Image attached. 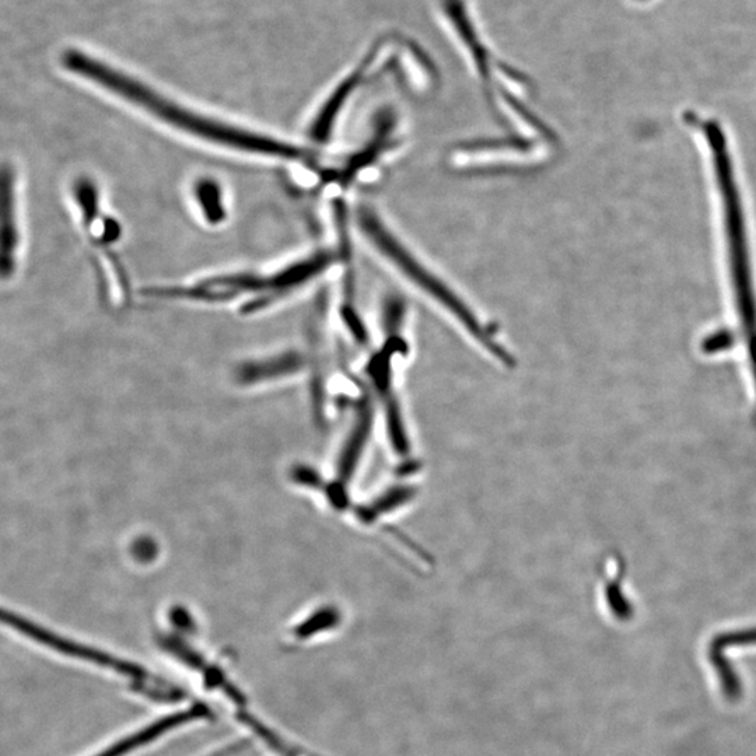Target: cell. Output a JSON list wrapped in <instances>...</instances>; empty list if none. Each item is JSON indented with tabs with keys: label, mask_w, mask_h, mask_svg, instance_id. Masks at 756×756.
<instances>
[{
	"label": "cell",
	"mask_w": 756,
	"mask_h": 756,
	"mask_svg": "<svg viewBox=\"0 0 756 756\" xmlns=\"http://www.w3.org/2000/svg\"><path fill=\"white\" fill-rule=\"evenodd\" d=\"M64 64L73 73L97 83L99 86L137 105L163 124L193 139L258 157L316 163L311 153L300 146L193 111L86 55L67 52Z\"/></svg>",
	"instance_id": "6da1fadb"
},
{
	"label": "cell",
	"mask_w": 756,
	"mask_h": 756,
	"mask_svg": "<svg viewBox=\"0 0 756 756\" xmlns=\"http://www.w3.org/2000/svg\"><path fill=\"white\" fill-rule=\"evenodd\" d=\"M359 225L364 237L396 272L401 273L402 278L449 314L476 343L489 351V355L504 364L509 363L510 355L506 349L500 345L494 334L486 328L478 314L458 295V291L454 290L431 266L424 265L423 261L412 253L405 243L402 244L373 210H361Z\"/></svg>",
	"instance_id": "7a4b0ae2"
},
{
	"label": "cell",
	"mask_w": 756,
	"mask_h": 756,
	"mask_svg": "<svg viewBox=\"0 0 756 756\" xmlns=\"http://www.w3.org/2000/svg\"><path fill=\"white\" fill-rule=\"evenodd\" d=\"M321 275V265L314 257L290 263L271 273H226L200 279L182 286L146 289L143 295L158 300L192 301L218 304L244 298V314L260 313L293 295Z\"/></svg>",
	"instance_id": "3957f363"
},
{
	"label": "cell",
	"mask_w": 756,
	"mask_h": 756,
	"mask_svg": "<svg viewBox=\"0 0 756 756\" xmlns=\"http://www.w3.org/2000/svg\"><path fill=\"white\" fill-rule=\"evenodd\" d=\"M4 624H9L19 632L24 633L30 639L35 642L41 643L47 645L49 649L55 652L67 654L69 657L77 658L82 662L90 663V664L102 665L105 670L112 671L117 674L124 675L128 680H132L138 689H142L145 693L149 695H156L157 698H173L180 697V692L177 689H170L167 685H160L158 680H153L152 675L147 671L142 670L137 665L130 664V663L120 660V658L112 657V655L105 654L97 649H92L87 645H77V643L70 642L65 637L57 636L54 633L48 632L37 625L30 624L29 620L22 619L14 614H4Z\"/></svg>",
	"instance_id": "277c9868"
},
{
	"label": "cell",
	"mask_w": 756,
	"mask_h": 756,
	"mask_svg": "<svg viewBox=\"0 0 756 756\" xmlns=\"http://www.w3.org/2000/svg\"><path fill=\"white\" fill-rule=\"evenodd\" d=\"M73 200L80 212L82 225L95 247L102 251L107 260L114 263L118 282L127 290V276L114 255L115 244L122 237V227L112 216L102 209L99 187L89 177H80L73 184Z\"/></svg>",
	"instance_id": "5b68a950"
},
{
	"label": "cell",
	"mask_w": 756,
	"mask_h": 756,
	"mask_svg": "<svg viewBox=\"0 0 756 756\" xmlns=\"http://www.w3.org/2000/svg\"><path fill=\"white\" fill-rule=\"evenodd\" d=\"M19 197L17 174L13 165H4L2 172V278L16 273L20 251Z\"/></svg>",
	"instance_id": "8992f818"
},
{
	"label": "cell",
	"mask_w": 756,
	"mask_h": 756,
	"mask_svg": "<svg viewBox=\"0 0 756 756\" xmlns=\"http://www.w3.org/2000/svg\"><path fill=\"white\" fill-rule=\"evenodd\" d=\"M208 716V709L202 705H193L188 709L181 710V712L174 713V715L165 716V717L158 718L152 725H145L140 730L135 731L128 737L120 738L117 743H111L110 747L102 750V752L94 756H127L135 751L140 750L147 743L158 740L163 737L165 733L175 730V728L182 727L193 720H200V718Z\"/></svg>",
	"instance_id": "52a82bcc"
},
{
	"label": "cell",
	"mask_w": 756,
	"mask_h": 756,
	"mask_svg": "<svg viewBox=\"0 0 756 756\" xmlns=\"http://www.w3.org/2000/svg\"><path fill=\"white\" fill-rule=\"evenodd\" d=\"M193 200L202 216L203 222L209 226L222 225L227 218L225 190L215 178L200 177L192 187Z\"/></svg>",
	"instance_id": "ba28073f"
},
{
	"label": "cell",
	"mask_w": 756,
	"mask_h": 756,
	"mask_svg": "<svg viewBox=\"0 0 756 756\" xmlns=\"http://www.w3.org/2000/svg\"><path fill=\"white\" fill-rule=\"evenodd\" d=\"M300 368V356L296 353H286V355L244 366L241 369L240 377L244 378V381L261 380V378H270L279 374L282 376V374L295 373Z\"/></svg>",
	"instance_id": "9c48e42d"
}]
</instances>
